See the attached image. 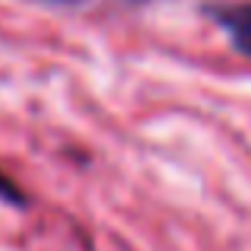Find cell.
I'll return each mask as SVG.
<instances>
[{
  "mask_svg": "<svg viewBox=\"0 0 251 251\" xmlns=\"http://www.w3.org/2000/svg\"><path fill=\"white\" fill-rule=\"evenodd\" d=\"M210 16H213L216 25L229 35L232 48L251 57V3L216 6V10H210Z\"/></svg>",
  "mask_w": 251,
  "mask_h": 251,
  "instance_id": "1",
  "label": "cell"
},
{
  "mask_svg": "<svg viewBox=\"0 0 251 251\" xmlns=\"http://www.w3.org/2000/svg\"><path fill=\"white\" fill-rule=\"evenodd\" d=\"M0 201H6V203H13V207H23V194H19V188L10 181V178L0 172Z\"/></svg>",
  "mask_w": 251,
  "mask_h": 251,
  "instance_id": "2",
  "label": "cell"
}]
</instances>
